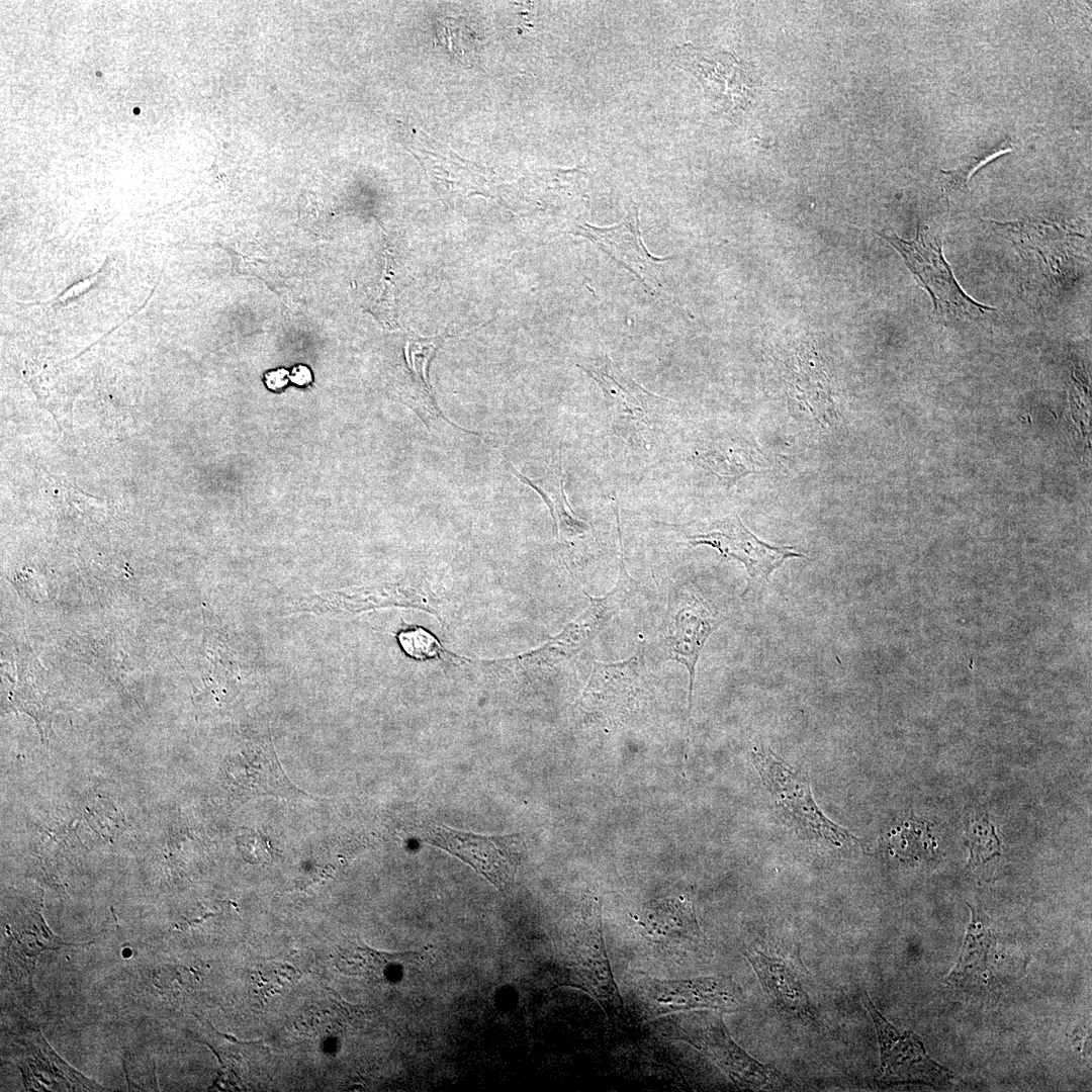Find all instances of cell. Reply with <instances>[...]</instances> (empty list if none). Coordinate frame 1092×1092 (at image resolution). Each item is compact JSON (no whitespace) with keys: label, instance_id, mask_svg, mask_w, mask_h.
<instances>
[{"label":"cell","instance_id":"cell-1","mask_svg":"<svg viewBox=\"0 0 1092 1092\" xmlns=\"http://www.w3.org/2000/svg\"><path fill=\"white\" fill-rule=\"evenodd\" d=\"M582 368L603 390L614 432L647 448L654 436L665 433L673 420V402L644 389L608 357Z\"/></svg>","mask_w":1092,"mask_h":1092},{"label":"cell","instance_id":"cell-2","mask_svg":"<svg viewBox=\"0 0 1092 1092\" xmlns=\"http://www.w3.org/2000/svg\"><path fill=\"white\" fill-rule=\"evenodd\" d=\"M878 234L902 255L909 270L929 293L938 317L976 318L995 310L963 290L943 256L941 240L927 225L918 224L912 240L894 233Z\"/></svg>","mask_w":1092,"mask_h":1092},{"label":"cell","instance_id":"cell-3","mask_svg":"<svg viewBox=\"0 0 1092 1092\" xmlns=\"http://www.w3.org/2000/svg\"><path fill=\"white\" fill-rule=\"evenodd\" d=\"M722 622L720 615L694 589L681 586L670 594L661 642L667 658L688 670L690 706L700 655Z\"/></svg>","mask_w":1092,"mask_h":1092},{"label":"cell","instance_id":"cell-4","mask_svg":"<svg viewBox=\"0 0 1092 1092\" xmlns=\"http://www.w3.org/2000/svg\"><path fill=\"white\" fill-rule=\"evenodd\" d=\"M688 543L707 545L721 555L741 562L747 571V587L743 595L760 582H767L771 573L789 558L802 557L793 547L771 546L753 535L736 518H724L699 528L686 529Z\"/></svg>","mask_w":1092,"mask_h":1092},{"label":"cell","instance_id":"cell-5","mask_svg":"<svg viewBox=\"0 0 1092 1092\" xmlns=\"http://www.w3.org/2000/svg\"><path fill=\"white\" fill-rule=\"evenodd\" d=\"M753 761L778 804L797 824L835 845L855 839L822 814L804 775L790 768L771 750H756Z\"/></svg>","mask_w":1092,"mask_h":1092},{"label":"cell","instance_id":"cell-6","mask_svg":"<svg viewBox=\"0 0 1092 1092\" xmlns=\"http://www.w3.org/2000/svg\"><path fill=\"white\" fill-rule=\"evenodd\" d=\"M863 1003L879 1038L881 1082L886 1085L920 1082L932 1086H944L950 1082L952 1074L927 1055L915 1033L892 1025L873 1005L867 993L863 994Z\"/></svg>","mask_w":1092,"mask_h":1092},{"label":"cell","instance_id":"cell-7","mask_svg":"<svg viewBox=\"0 0 1092 1092\" xmlns=\"http://www.w3.org/2000/svg\"><path fill=\"white\" fill-rule=\"evenodd\" d=\"M420 834L422 840L471 866L498 890L512 883L518 861L516 835L485 836L438 825L424 826Z\"/></svg>","mask_w":1092,"mask_h":1092},{"label":"cell","instance_id":"cell-8","mask_svg":"<svg viewBox=\"0 0 1092 1092\" xmlns=\"http://www.w3.org/2000/svg\"><path fill=\"white\" fill-rule=\"evenodd\" d=\"M678 60L697 76L716 107H744L754 87L746 65L732 54L715 49L678 48Z\"/></svg>","mask_w":1092,"mask_h":1092},{"label":"cell","instance_id":"cell-9","mask_svg":"<svg viewBox=\"0 0 1092 1092\" xmlns=\"http://www.w3.org/2000/svg\"><path fill=\"white\" fill-rule=\"evenodd\" d=\"M573 958L572 974L579 987L602 1005L619 1007L620 996L606 950L597 898L590 897L581 911Z\"/></svg>","mask_w":1092,"mask_h":1092},{"label":"cell","instance_id":"cell-10","mask_svg":"<svg viewBox=\"0 0 1092 1092\" xmlns=\"http://www.w3.org/2000/svg\"><path fill=\"white\" fill-rule=\"evenodd\" d=\"M646 998L653 1016L699 1008L734 1011L743 1002L740 988L728 977L655 981Z\"/></svg>","mask_w":1092,"mask_h":1092},{"label":"cell","instance_id":"cell-11","mask_svg":"<svg viewBox=\"0 0 1092 1092\" xmlns=\"http://www.w3.org/2000/svg\"><path fill=\"white\" fill-rule=\"evenodd\" d=\"M637 590V582L629 575L623 559L614 587L603 597H590L588 607L543 649L557 656L568 657L585 648L620 613Z\"/></svg>","mask_w":1092,"mask_h":1092},{"label":"cell","instance_id":"cell-12","mask_svg":"<svg viewBox=\"0 0 1092 1092\" xmlns=\"http://www.w3.org/2000/svg\"><path fill=\"white\" fill-rule=\"evenodd\" d=\"M991 221L1004 232L1014 245L1019 246L1022 252L1035 254L1051 274H1059L1064 269V263L1071 260V255L1078 248L1075 247L1074 239L1082 237L1066 224L1040 218Z\"/></svg>","mask_w":1092,"mask_h":1092},{"label":"cell","instance_id":"cell-13","mask_svg":"<svg viewBox=\"0 0 1092 1092\" xmlns=\"http://www.w3.org/2000/svg\"><path fill=\"white\" fill-rule=\"evenodd\" d=\"M16 679L9 699L14 709L30 715L40 736L51 734V682L46 669L26 644L16 647Z\"/></svg>","mask_w":1092,"mask_h":1092},{"label":"cell","instance_id":"cell-14","mask_svg":"<svg viewBox=\"0 0 1092 1092\" xmlns=\"http://www.w3.org/2000/svg\"><path fill=\"white\" fill-rule=\"evenodd\" d=\"M645 675L641 649L619 662H595L584 696L589 702L611 707L641 692Z\"/></svg>","mask_w":1092,"mask_h":1092},{"label":"cell","instance_id":"cell-15","mask_svg":"<svg viewBox=\"0 0 1092 1092\" xmlns=\"http://www.w3.org/2000/svg\"><path fill=\"white\" fill-rule=\"evenodd\" d=\"M745 956L764 990L781 1009L801 1019H814L808 994L784 961L758 950H747Z\"/></svg>","mask_w":1092,"mask_h":1092},{"label":"cell","instance_id":"cell-16","mask_svg":"<svg viewBox=\"0 0 1092 1092\" xmlns=\"http://www.w3.org/2000/svg\"><path fill=\"white\" fill-rule=\"evenodd\" d=\"M636 920L649 937L661 942L696 940L701 934L693 903L682 897L654 901Z\"/></svg>","mask_w":1092,"mask_h":1092},{"label":"cell","instance_id":"cell-17","mask_svg":"<svg viewBox=\"0 0 1092 1092\" xmlns=\"http://www.w3.org/2000/svg\"><path fill=\"white\" fill-rule=\"evenodd\" d=\"M578 229L582 236L597 243L638 277L651 262L661 261L651 257L642 243L637 206L617 225L597 228L584 224Z\"/></svg>","mask_w":1092,"mask_h":1092},{"label":"cell","instance_id":"cell-18","mask_svg":"<svg viewBox=\"0 0 1092 1092\" xmlns=\"http://www.w3.org/2000/svg\"><path fill=\"white\" fill-rule=\"evenodd\" d=\"M968 906L972 918L959 961L947 977L948 983L958 986L983 977L993 944L991 919L980 909Z\"/></svg>","mask_w":1092,"mask_h":1092},{"label":"cell","instance_id":"cell-19","mask_svg":"<svg viewBox=\"0 0 1092 1092\" xmlns=\"http://www.w3.org/2000/svg\"><path fill=\"white\" fill-rule=\"evenodd\" d=\"M515 474L519 475L524 482L536 489L543 497L550 509L559 534L566 537H575L589 530L588 524L575 518L569 510L563 492L560 466L551 467L545 477L540 479H529L517 471H515Z\"/></svg>","mask_w":1092,"mask_h":1092},{"label":"cell","instance_id":"cell-20","mask_svg":"<svg viewBox=\"0 0 1092 1092\" xmlns=\"http://www.w3.org/2000/svg\"><path fill=\"white\" fill-rule=\"evenodd\" d=\"M699 460L719 477L731 483L761 468L757 451L738 441L719 443L716 448L702 453Z\"/></svg>","mask_w":1092,"mask_h":1092},{"label":"cell","instance_id":"cell-21","mask_svg":"<svg viewBox=\"0 0 1092 1092\" xmlns=\"http://www.w3.org/2000/svg\"><path fill=\"white\" fill-rule=\"evenodd\" d=\"M8 931L12 940L15 943V948L18 950L19 958L27 967V972L30 974L31 969L35 965L37 956L44 949H59L63 945H76L74 943L64 942L60 937L55 935L46 924L42 916L38 912H33L24 921L20 922L17 927L7 925Z\"/></svg>","mask_w":1092,"mask_h":1092},{"label":"cell","instance_id":"cell-22","mask_svg":"<svg viewBox=\"0 0 1092 1092\" xmlns=\"http://www.w3.org/2000/svg\"><path fill=\"white\" fill-rule=\"evenodd\" d=\"M438 42L466 66H472L478 56L477 35L465 19L443 17L436 23Z\"/></svg>","mask_w":1092,"mask_h":1092},{"label":"cell","instance_id":"cell-23","mask_svg":"<svg viewBox=\"0 0 1092 1092\" xmlns=\"http://www.w3.org/2000/svg\"><path fill=\"white\" fill-rule=\"evenodd\" d=\"M1012 149L1010 141L1007 139L995 146L970 156L957 168L940 170L944 194L949 196L950 194L968 190V181L978 169L997 157L1012 151Z\"/></svg>","mask_w":1092,"mask_h":1092},{"label":"cell","instance_id":"cell-24","mask_svg":"<svg viewBox=\"0 0 1092 1092\" xmlns=\"http://www.w3.org/2000/svg\"><path fill=\"white\" fill-rule=\"evenodd\" d=\"M966 844L971 850L969 867L977 868L985 864L993 857L1000 855V843L994 832V827L983 820L975 823L968 830Z\"/></svg>","mask_w":1092,"mask_h":1092},{"label":"cell","instance_id":"cell-25","mask_svg":"<svg viewBox=\"0 0 1092 1092\" xmlns=\"http://www.w3.org/2000/svg\"><path fill=\"white\" fill-rule=\"evenodd\" d=\"M397 642L403 652L416 660H428L439 656L443 648L439 640L423 627L415 626L397 634Z\"/></svg>","mask_w":1092,"mask_h":1092},{"label":"cell","instance_id":"cell-26","mask_svg":"<svg viewBox=\"0 0 1092 1092\" xmlns=\"http://www.w3.org/2000/svg\"><path fill=\"white\" fill-rule=\"evenodd\" d=\"M241 844L245 846L243 847V852L247 853V856L245 857L249 862L255 861V849L257 852V862L262 861L270 854L268 842H265V838L256 833L252 835L247 834L244 839H241Z\"/></svg>","mask_w":1092,"mask_h":1092},{"label":"cell","instance_id":"cell-27","mask_svg":"<svg viewBox=\"0 0 1092 1092\" xmlns=\"http://www.w3.org/2000/svg\"><path fill=\"white\" fill-rule=\"evenodd\" d=\"M288 372L284 369L271 371L266 374V384L273 390L282 388L288 381Z\"/></svg>","mask_w":1092,"mask_h":1092},{"label":"cell","instance_id":"cell-28","mask_svg":"<svg viewBox=\"0 0 1092 1092\" xmlns=\"http://www.w3.org/2000/svg\"><path fill=\"white\" fill-rule=\"evenodd\" d=\"M290 379L295 384L304 385L310 382L311 374L307 367L299 365L293 368Z\"/></svg>","mask_w":1092,"mask_h":1092}]
</instances>
